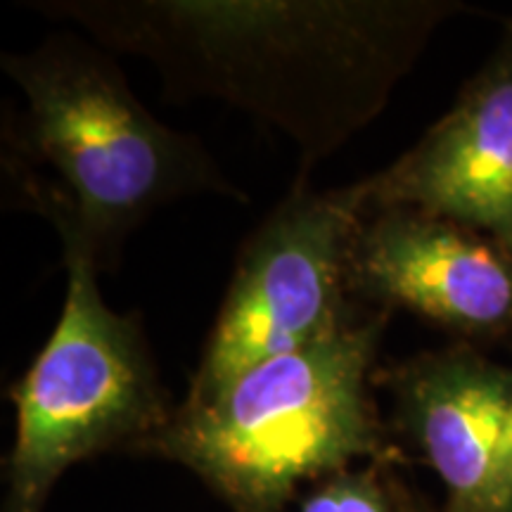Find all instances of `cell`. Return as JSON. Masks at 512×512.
I'll return each mask as SVG.
<instances>
[{
  "instance_id": "cell-1",
  "label": "cell",
  "mask_w": 512,
  "mask_h": 512,
  "mask_svg": "<svg viewBox=\"0 0 512 512\" xmlns=\"http://www.w3.org/2000/svg\"><path fill=\"white\" fill-rule=\"evenodd\" d=\"M102 46L147 57L178 95H214L290 136L306 169L389 102L451 0L41 3Z\"/></svg>"
},
{
  "instance_id": "cell-2",
  "label": "cell",
  "mask_w": 512,
  "mask_h": 512,
  "mask_svg": "<svg viewBox=\"0 0 512 512\" xmlns=\"http://www.w3.org/2000/svg\"><path fill=\"white\" fill-rule=\"evenodd\" d=\"M387 313L351 316L219 394L183 403L147 446L190 467L238 512H285L304 482L380 453L370 373Z\"/></svg>"
},
{
  "instance_id": "cell-3",
  "label": "cell",
  "mask_w": 512,
  "mask_h": 512,
  "mask_svg": "<svg viewBox=\"0 0 512 512\" xmlns=\"http://www.w3.org/2000/svg\"><path fill=\"white\" fill-rule=\"evenodd\" d=\"M3 69L27 100L22 155L50 171L48 181L24 178V195L50 223H69L98 261L166 202L202 190L240 197L195 138L152 117L117 64L76 36L5 53Z\"/></svg>"
},
{
  "instance_id": "cell-4",
  "label": "cell",
  "mask_w": 512,
  "mask_h": 512,
  "mask_svg": "<svg viewBox=\"0 0 512 512\" xmlns=\"http://www.w3.org/2000/svg\"><path fill=\"white\" fill-rule=\"evenodd\" d=\"M53 226L64 242L67 297L48 344L12 387L5 512H41L67 467L124 441L147 446L174 415L138 318L102 302L98 254L69 223Z\"/></svg>"
},
{
  "instance_id": "cell-5",
  "label": "cell",
  "mask_w": 512,
  "mask_h": 512,
  "mask_svg": "<svg viewBox=\"0 0 512 512\" xmlns=\"http://www.w3.org/2000/svg\"><path fill=\"white\" fill-rule=\"evenodd\" d=\"M366 214L361 183L309 192L299 181L242 249L185 403L219 394L249 368L356 316L351 264Z\"/></svg>"
},
{
  "instance_id": "cell-6",
  "label": "cell",
  "mask_w": 512,
  "mask_h": 512,
  "mask_svg": "<svg viewBox=\"0 0 512 512\" xmlns=\"http://www.w3.org/2000/svg\"><path fill=\"white\" fill-rule=\"evenodd\" d=\"M354 292L408 309L465 344L512 335V256L477 230L418 209L368 211L351 264Z\"/></svg>"
},
{
  "instance_id": "cell-7",
  "label": "cell",
  "mask_w": 512,
  "mask_h": 512,
  "mask_svg": "<svg viewBox=\"0 0 512 512\" xmlns=\"http://www.w3.org/2000/svg\"><path fill=\"white\" fill-rule=\"evenodd\" d=\"M361 185L368 211H425L477 230L512 256V19L451 110Z\"/></svg>"
},
{
  "instance_id": "cell-8",
  "label": "cell",
  "mask_w": 512,
  "mask_h": 512,
  "mask_svg": "<svg viewBox=\"0 0 512 512\" xmlns=\"http://www.w3.org/2000/svg\"><path fill=\"white\" fill-rule=\"evenodd\" d=\"M392 387L403 425L444 486V512H512V370L456 342L403 363Z\"/></svg>"
},
{
  "instance_id": "cell-9",
  "label": "cell",
  "mask_w": 512,
  "mask_h": 512,
  "mask_svg": "<svg viewBox=\"0 0 512 512\" xmlns=\"http://www.w3.org/2000/svg\"><path fill=\"white\" fill-rule=\"evenodd\" d=\"M302 512H401L389 486L373 470L339 472L306 498Z\"/></svg>"
},
{
  "instance_id": "cell-10",
  "label": "cell",
  "mask_w": 512,
  "mask_h": 512,
  "mask_svg": "<svg viewBox=\"0 0 512 512\" xmlns=\"http://www.w3.org/2000/svg\"><path fill=\"white\" fill-rule=\"evenodd\" d=\"M508 437L512 444V396H510V406H508Z\"/></svg>"
}]
</instances>
